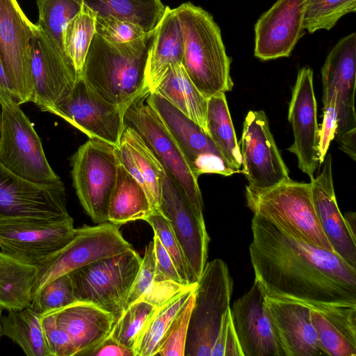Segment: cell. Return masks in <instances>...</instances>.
Masks as SVG:
<instances>
[{
  "label": "cell",
  "instance_id": "3",
  "mask_svg": "<svg viewBox=\"0 0 356 356\" xmlns=\"http://www.w3.org/2000/svg\"><path fill=\"white\" fill-rule=\"evenodd\" d=\"M175 10L184 42L181 64L197 89L207 99L231 91V58L227 54L220 29L201 7L186 2Z\"/></svg>",
  "mask_w": 356,
  "mask_h": 356
},
{
  "label": "cell",
  "instance_id": "31",
  "mask_svg": "<svg viewBox=\"0 0 356 356\" xmlns=\"http://www.w3.org/2000/svg\"><path fill=\"white\" fill-rule=\"evenodd\" d=\"M1 336L10 338L28 356H50L42 315L31 306L8 311V314L1 318Z\"/></svg>",
  "mask_w": 356,
  "mask_h": 356
},
{
  "label": "cell",
  "instance_id": "14",
  "mask_svg": "<svg viewBox=\"0 0 356 356\" xmlns=\"http://www.w3.org/2000/svg\"><path fill=\"white\" fill-rule=\"evenodd\" d=\"M147 102L158 114L185 156L194 175L206 173L231 176L241 172L225 161L208 134L168 101L155 92Z\"/></svg>",
  "mask_w": 356,
  "mask_h": 356
},
{
  "label": "cell",
  "instance_id": "40",
  "mask_svg": "<svg viewBox=\"0 0 356 356\" xmlns=\"http://www.w3.org/2000/svg\"><path fill=\"white\" fill-rule=\"evenodd\" d=\"M145 220L151 225L154 235L169 254L184 284L188 286L195 284L183 251L165 217L158 211L152 213Z\"/></svg>",
  "mask_w": 356,
  "mask_h": 356
},
{
  "label": "cell",
  "instance_id": "45",
  "mask_svg": "<svg viewBox=\"0 0 356 356\" xmlns=\"http://www.w3.org/2000/svg\"><path fill=\"white\" fill-rule=\"evenodd\" d=\"M44 337L50 356H74L76 348L68 334L60 327L53 312L42 315Z\"/></svg>",
  "mask_w": 356,
  "mask_h": 356
},
{
  "label": "cell",
  "instance_id": "4",
  "mask_svg": "<svg viewBox=\"0 0 356 356\" xmlns=\"http://www.w3.org/2000/svg\"><path fill=\"white\" fill-rule=\"evenodd\" d=\"M247 206L286 232L316 246L333 251L318 219L311 184L288 180L267 189L245 186Z\"/></svg>",
  "mask_w": 356,
  "mask_h": 356
},
{
  "label": "cell",
  "instance_id": "37",
  "mask_svg": "<svg viewBox=\"0 0 356 356\" xmlns=\"http://www.w3.org/2000/svg\"><path fill=\"white\" fill-rule=\"evenodd\" d=\"M96 16L94 11L83 5L81 12L67 24L63 31L64 51L79 79L95 34Z\"/></svg>",
  "mask_w": 356,
  "mask_h": 356
},
{
  "label": "cell",
  "instance_id": "34",
  "mask_svg": "<svg viewBox=\"0 0 356 356\" xmlns=\"http://www.w3.org/2000/svg\"><path fill=\"white\" fill-rule=\"evenodd\" d=\"M84 5L97 17L129 21L147 33L156 29L165 9L161 0H84Z\"/></svg>",
  "mask_w": 356,
  "mask_h": 356
},
{
  "label": "cell",
  "instance_id": "5",
  "mask_svg": "<svg viewBox=\"0 0 356 356\" xmlns=\"http://www.w3.org/2000/svg\"><path fill=\"white\" fill-rule=\"evenodd\" d=\"M141 260L131 248L70 273L76 299L110 313L116 322L125 309Z\"/></svg>",
  "mask_w": 356,
  "mask_h": 356
},
{
  "label": "cell",
  "instance_id": "9",
  "mask_svg": "<svg viewBox=\"0 0 356 356\" xmlns=\"http://www.w3.org/2000/svg\"><path fill=\"white\" fill-rule=\"evenodd\" d=\"M356 33L339 40L321 68L323 106L335 100L337 127L335 138L340 149L355 160Z\"/></svg>",
  "mask_w": 356,
  "mask_h": 356
},
{
  "label": "cell",
  "instance_id": "19",
  "mask_svg": "<svg viewBox=\"0 0 356 356\" xmlns=\"http://www.w3.org/2000/svg\"><path fill=\"white\" fill-rule=\"evenodd\" d=\"M159 212L168 220L197 282L207 262L210 238L204 217L195 211L166 171Z\"/></svg>",
  "mask_w": 356,
  "mask_h": 356
},
{
  "label": "cell",
  "instance_id": "21",
  "mask_svg": "<svg viewBox=\"0 0 356 356\" xmlns=\"http://www.w3.org/2000/svg\"><path fill=\"white\" fill-rule=\"evenodd\" d=\"M288 120L293 134V143L288 150L296 156L299 169L312 180L320 165L318 152L319 127L313 71L309 67H303L298 72L289 104Z\"/></svg>",
  "mask_w": 356,
  "mask_h": 356
},
{
  "label": "cell",
  "instance_id": "1",
  "mask_svg": "<svg viewBox=\"0 0 356 356\" xmlns=\"http://www.w3.org/2000/svg\"><path fill=\"white\" fill-rule=\"evenodd\" d=\"M249 251L266 296L307 305H356V268L335 252L254 214Z\"/></svg>",
  "mask_w": 356,
  "mask_h": 356
},
{
  "label": "cell",
  "instance_id": "33",
  "mask_svg": "<svg viewBox=\"0 0 356 356\" xmlns=\"http://www.w3.org/2000/svg\"><path fill=\"white\" fill-rule=\"evenodd\" d=\"M207 132L226 163L240 171L242 157L225 93L208 99Z\"/></svg>",
  "mask_w": 356,
  "mask_h": 356
},
{
  "label": "cell",
  "instance_id": "27",
  "mask_svg": "<svg viewBox=\"0 0 356 356\" xmlns=\"http://www.w3.org/2000/svg\"><path fill=\"white\" fill-rule=\"evenodd\" d=\"M51 312L57 325L70 336L76 355H85L98 346L110 334L115 323L110 313L81 301Z\"/></svg>",
  "mask_w": 356,
  "mask_h": 356
},
{
  "label": "cell",
  "instance_id": "12",
  "mask_svg": "<svg viewBox=\"0 0 356 356\" xmlns=\"http://www.w3.org/2000/svg\"><path fill=\"white\" fill-rule=\"evenodd\" d=\"M65 218H0V248L22 261L36 266L67 244L75 229Z\"/></svg>",
  "mask_w": 356,
  "mask_h": 356
},
{
  "label": "cell",
  "instance_id": "6",
  "mask_svg": "<svg viewBox=\"0 0 356 356\" xmlns=\"http://www.w3.org/2000/svg\"><path fill=\"white\" fill-rule=\"evenodd\" d=\"M233 280L220 259L207 262L194 289L184 356H211L225 314L230 309Z\"/></svg>",
  "mask_w": 356,
  "mask_h": 356
},
{
  "label": "cell",
  "instance_id": "32",
  "mask_svg": "<svg viewBox=\"0 0 356 356\" xmlns=\"http://www.w3.org/2000/svg\"><path fill=\"white\" fill-rule=\"evenodd\" d=\"M35 266L0 251V306L7 311L30 306Z\"/></svg>",
  "mask_w": 356,
  "mask_h": 356
},
{
  "label": "cell",
  "instance_id": "24",
  "mask_svg": "<svg viewBox=\"0 0 356 356\" xmlns=\"http://www.w3.org/2000/svg\"><path fill=\"white\" fill-rule=\"evenodd\" d=\"M322 163L321 172L310 181L314 209L334 252L356 268V240L350 234L337 204L330 154H326Z\"/></svg>",
  "mask_w": 356,
  "mask_h": 356
},
{
  "label": "cell",
  "instance_id": "20",
  "mask_svg": "<svg viewBox=\"0 0 356 356\" xmlns=\"http://www.w3.org/2000/svg\"><path fill=\"white\" fill-rule=\"evenodd\" d=\"M266 293L254 278L250 289L230 307L243 356H284L266 305Z\"/></svg>",
  "mask_w": 356,
  "mask_h": 356
},
{
  "label": "cell",
  "instance_id": "18",
  "mask_svg": "<svg viewBox=\"0 0 356 356\" xmlns=\"http://www.w3.org/2000/svg\"><path fill=\"white\" fill-rule=\"evenodd\" d=\"M31 102L53 114L71 95L79 79L70 61L56 50L36 25L31 40Z\"/></svg>",
  "mask_w": 356,
  "mask_h": 356
},
{
  "label": "cell",
  "instance_id": "7",
  "mask_svg": "<svg viewBox=\"0 0 356 356\" xmlns=\"http://www.w3.org/2000/svg\"><path fill=\"white\" fill-rule=\"evenodd\" d=\"M0 162L17 176L40 184L61 182L47 161L40 138L15 99L2 104Z\"/></svg>",
  "mask_w": 356,
  "mask_h": 356
},
{
  "label": "cell",
  "instance_id": "52",
  "mask_svg": "<svg viewBox=\"0 0 356 356\" xmlns=\"http://www.w3.org/2000/svg\"><path fill=\"white\" fill-rule=\"evenodd\" d=\"M3 308L0 306V337H1V313L3 311Z\"/></svg>",
  "mask_w": 356,
  "mask_h": 356
},
{
  "label": "cell",
  "instance_id": "25",
  "mask_svg": "<svg viewBox=\"0 0 356 356\" xmlns=\"http://www.w3.org/2000/svg\"><path fill=\"white\" fill-rule=\"evenodd\" d=\"M117 154L121 164L145 190L153 213L159 211L165 170L133 127L126 124Z\"/></svg>",
  "mask_w": 356,
  "mask_h": 356
},
{
  "label": "cell",
  "instance_id": "30",
  "mask_svg": "<svg viewBox=\"0 0 356 356\" xmlns=\"http://www.w3.org/2000/svg\"><path fill=\"white\" fill-rule=\"evenodd\" d=\"M153 213L147 194L118 159L117 177L112 191L108 222L119 226L136 220H145Z\"/></svg>",
  "mask_w": 356,
  "mask_h": 356
},
{
  "label": "cell",
  "instance_id": "13",
  "mask_svg": "<svg viewBox=\"0 0 356 356\" xmlns=\"http://www.w3.org/2000/svg\"><path fill=\"white\" fill-rule=\"evenodd\" d=\"M35 27L17 0H0V59L19 105L31 102L33 96L31 58Z\"/></svg>",
  "mask_w": 356,
  "mask_h": 356
},
{
  "label": "cell",
  "instance_id": "43",
  "mask_svg": "<svg viewBox=\"0 0 356 356\" xmlns=\"http://www.w3.org/2000/svg\"><path fill=\"white\" fill-rule=\"evenodd\" d=\"M95 33L111 43H125L143 37L145 32L140 26L112 17H97ZM149 33V32H148Z\"/></svg>",
  "mask_w": 356,
  "mask_h": 356
},
{
  "label": "cell",
  "instance_id": "35",
  "mask_svg": "<svg viewBox=\"0 0 356 356\" xmlns=\"http://www.w3.org/2000/svg\"><path fill=\"white\" fill-rule=\"evenodd\" d=\"M36 3L38 20L35 25L56 50L68 59L63 48V31L81 12L84 0H37Z\"/></svg>",
  "mask_w": 356,
  "mask_h": 356
},
{
  "label": "cell",
  "instance_id": "49",
  "mask_svg": "<svg viewBox=\"0 0 356 356\" xmlns=\"http://www.w3.org/2000/svg\"><path fill=\"white\" fill-rule=\"evenodd\" d=\"M134 356L133 349L120 344L109 334L98 346L88 351L85 356Z\"/></svg>",
  "mask_w": 356,
  "mask_h": 356
},
{
  "label": "cell",
  "instance_id": "26",
  "mask_svg": "<svg viewBox=\"0 0 356 356\" xmlns=\"http://www.w3.org/2000/svg\"><path fill=\"white\" fill-rule=\"evenodd\" d=\"M309 306L313 325L326 355L356 356V305Z\"/></svg>",
  "mask_w": 356,
  "mask_h": 356
},
{
  "label": "cell",
  "instance_id": "17",
  "mask_svg": "<svg viewBox=\"0 0 356 356\" xmlns=\"http://www.w3.org/2000/svg\"><path fill=\"white\" fill-rule=\"evenodd\" d=\"M122 107L99 96L79 79L71 95L54 111L89 138L105 141L115 147L125 128Z\"/></svg>",
  "mask_w": 356,
  "mask_h": 356
},
{
  "label": "cell",
  "instance_id": "11",
  "mask_svg": "<svg viewBox=\"0 0 356 356\" xmlns=\"http://www.w3.org/2000/svg\"><path fill=\"white\" fill-rule=\"evenodd\" d=\"M147 95L139 97L127 109L125 124L141 136L195 211L203 216V201L197 178L174 137L147 102Z\"/></svg>",
  "mask_w": 356,
  "mask_h": 356
},
{
  "label": "cell",
  "instance_id": "22",
  "mask_svg": "<svg viewBox=\"0 0 356 356\" xmlns=\"http://www.w3.org/2000/svg\"><path fill=\"white\" fill-rule=\"evenodd\" d=\"M305 0H277L254 25V55L261 60L290 56L305 33Z\"/></svg>",
  "mask_w": 356,
  "mask_h": 356
},
{
  "label": "cell",
  "instance_id": "10",
  "mask_svg": "<svg viewBox=\"0 0 356 356\" xmlns=\"http://www.w3.org/2000/svg\"><path fill=\"white\" fill-rule=\"evenodd\" d=\"M118 163L117 147L95 138H89L72 157V177L76 195L95 223L108 222Z\"/></svg>",
  "mask_w": 356,
  "mask_h": 356
},
{
  "label": "cell",
  "instance_id": "28",
  "mask_svg": "<svg viewBox=\"0 0 356 356\" xmlns=\"http://www.w3.org/2000/svg\"><path fill=\"white\" fill-rule=\"evenodd\" d=\"M184 42L179 21L175 9L165 6L155 29L145 71L146 86L152 92L167 69L181 64Z\"/></svg>",
  "mask_w": 356,
  "mask_h": 356
},
{
  "label": "cell",
  "instance_id": "51",
  "mask_svg": "<svg viewBox=\"0 0 356 356\" xmlns=\"http://www.w3.org/2000/svg\"><path fill=\"white\" fill-rule=\"evenodd\" d=\"M347 229L351 236L356 240V213L353 211H348L343 215Z\"/></svg>",
  "mask_w": 356,
  "mask_h": 356
},
{
  "label": "cell",
  "instance_id": "23",
  "mask_svg": "<svg viewBox=\"0 0 356 356\" xmlns=\"http://www.w3.org/2000/svg\"><path fill=\"white\" fill-rule=\"evenodd\" d=\"M265 302L284 356L327 355L320 344L309 305L266 296Z\"/></svg>",
  "mask_w": 356,
  "mask_h": 356
},
{
  "label": "cell",
  "instance_id": "39",
  "mask_svg": "<svg viewBox=\"0 0 356 356\" xmlns=\"http://www.w3.org/2000/svg\"><path fill=\"white\" fill-rule=\"evenodd\" d=\"M158 308L145 300L136 301L125 309L110 334L122 346L134 350L140 332Z\"/></svg>",
  "mask_w": 356,
  "mask_h": 356
},
{
  "label": "cell",
  "instance_id": "8",
  "mask_svg": "<svg viewBox=\"0 0 356 356\" xmlns=\"http://www.w3.org/2000/svg\"><path fill=\"white\" fill-rule=\"evenodd\" d=\"M131 248L118 226L109 222L76 228L67 244L35 266L31 300L44 285L58 277Z\"/></svg>",
  "mask_w": 356,
  "mask_h": 356
},
{
  "label": "cell",
  "instance_id": "47",
  "mask_svg": "<svg viewBox=\"0 0 356 356\" xmlns=\"http://www.w3.org/2000/svg\"><path fill=\"white\" fill-rule=\"evenodd\" d=\"M337 127L336 102L332 100L323 106V118L318 134V152L320 164L327 154L330 145L335 138Z\"/></svg>",
  "mask_w": 356,
  "mask_h": 356
},
{
  "label": "cell",
  "instance_id": "44",
  "mask_svg": "<svg viewBox=\"0 0 356 356\" xmlns=\"http://www.w3.org/2000/svg\"><path fill=\"white\" fill-rule=\"evenodd\" d=\"M155 274L156 256L152 240L146 246L145 252L129 292L125 309L141 299L149 291L154 284Z\"/></svg>",
  "mask_w": 356,
  "mask_h": 356
},
{
  "label": "cell",
  "instance_id": "36",
  "mask_svg": "<svg viewBox=\"0 0 356 356\" xmlns=\"http://www.w3.org/2000/svg\"><path fill=\"white\" fill-rule=\"evenodd\" d=\"M195 286L181 292L156 309L136 340L134 348V356L156 355L170 323Z\"/></svg>",
  "mask_w": 356,
  "mask_h": 356
},
{
  "label": "cell",
  "instance_id": "41",
  "mask_svg": "<svg viewBox=\"0 0 356 356\" xmlns=\"http://www.w3.org/2000/svg\"><path fill=\"white\" fill-rule=\"evenodd\" d=\"M78 302L69 273L44 285L32 298L31 307L42 315Z\"/></svg>",
  "mask_w": 356,
  "mask_h": 356
},
{
  "label": "cell",
  "instance_id": "48",
  "mask_svg": "<svg viewBox=\"0 0 356 356\" xmlns=\"http://www.w3.org/2000/svg\"><path fill=\"white\" fill-rule=\"evenodd\" d=\"M153 241L156 256L155 277L184 285L171 258L156 235H154Z\"/></svg>",
  "mask_w": 356,
  "mask_h": 356
},
{
  "label": "cell",
  "instance_id": "53",
  "mask_svg": "<svg viewBox=\"0 0 356 356\" xmlns=\"http://www.w3.org/2000/svg\"><path fill=\"white\" fill-rule=\"evenodd\" d=\"M1 111L0 108V129H1Z\"/></svg>",
  "mask_w": 356,
  "mask_h": 356
},
{
  "label": "cell",
  "instance_id": "16",
  "mask_svg": "<svg viewBox=\"0 0 356 356\" xmlns=\"http://www.w3.org/2000/svg\"><path fill=\"white\" fill-rule=\"evenodd\" d=\"M69 216L63 181L33 183L14 174L0 162V218L59 219Z\"/></svg>",
  "mask_w": 356,
  "mask_h": 356
},
{
  "label": "cell",
  "instance_id": "29",
  "mask_svg": "<svg viewBox=\"0 0 356 356\" xmlns=\"http://www.w3.org/2000/svg\"><path fill=\"white\" fill-rule=\"evenodd\" d=\"M153 92L162 96L207 132L208 99L195 86L182 64L170 65Z\"/></svg>",
  "mask_w": 356,
  "mask_h": 356
},
{
  "label": "cell",
  "instance_id": "15",
  "mask_svg": "<svg viewBox=\"0 0 356 356\" xmlns=\"http://www.w3.org/2000/svg\"><path fill=\"white\" fill-rule=\"evenodd\" d=\"M240 143L241 172L248 181V186L267 189L290 179L264 111H250L247 113Z\"/></svg>",
  "mask_w": 356,
  "mask_h": 356
},
{
  "label": "cell",
  "instance_id": "42",
  "mask_svg": "<svg viewBox=\"0 0 356 356\" xmlns=\"http://www.w3.org/2000/svg\"><path fill=\"white\" fill-rule=\"evenodd\" d=\"M194 298L193 290L170 323L162 339L156 355L184 356L189 321L194 304Z\"/></svg>",
  "mask_w": 356,
  "mask_h": 356
},
{
  "label": "cell",
  "instance_id": "46",
  "mask_svg": "<svg viewBox=\"0 0 356 356\" xmlns=\"http://www.w3.org/2000/svg\"><path fill=\"white\" fill-rule=\"evenodd\" d=\"M211 356H243L232 323L230 309L224 316L212 347Z\"/></svg>",
  "mask_w": 356,
  "mask_h": 356
},
{
  "label": "cell",
  "instance_id": "38",
  "mask_svg": "<svg viewBox=\"0 0 356 356\" xmlns=\"http://www.w3.org/2000/svg\"><path fill=\"white\" fill-rule=\"evenodd\" d=\"M355 10L356 0H305L303 27L309 33L329 31L343 16Z\"/></svg>",
  "mask_w": 356,
  "mask_h": 356
},
{
  "label": "cell",
  "instance_id": "50",
  "mask_svg": "<svg viewBox=\"0 0 356 356\" xmlns=\"http://www.w3.org/2000/svg\"><path fill=\"white\" fill-rule=\"evenodd\" d=\"M15 99L10 81L0 59V105Z\"/></svg>",
  "mask_w": 356,
  "mask_h": 356
},
{
  "label": "cell",
  "instance_id": "2",
  "mask_svg": "<svg viewBox=\"0 0 356 356\" xmlns=\"http://www.w3.org/2000/svg\"><path fill=\"white\" fill-rule=\"evenodd\" d=\"M155 29L125 43H111L96 33L80 79L104 100L127 111L137 99L150 93L145 71Z\"/></svg>",
  "mask_w": 356,
  "mask_h": 356
}]
</instances>
